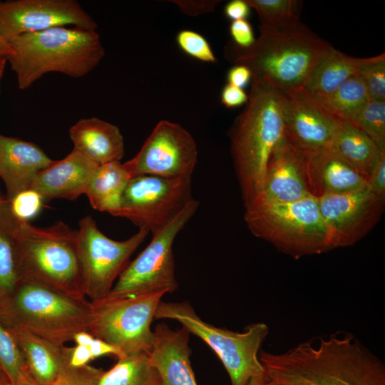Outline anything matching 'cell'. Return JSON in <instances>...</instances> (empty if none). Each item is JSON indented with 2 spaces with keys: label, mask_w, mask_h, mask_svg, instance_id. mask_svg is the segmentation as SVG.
<instances>
[{
  "label": "cell",
  "mask_w": 385,
  "mask_h": 385,
  "mask_svg": "<svg viewBox=\"0 0 385 385\" xmlns=\"http://www.w3.org/2000/svg\"><path fill=\"white\" fill-rule=\"evenodd\" d=\"M267 376L281 385H385L383 361L350 333L307 341L285 352L259 353Z\"/></svg>",
  "instance_id": "cell-1"
},
{
  "label": "cell",
  "mask_w": 385,
  "mask_h": 385,
  "mask_svg": "<svg viewBox=\"0 0 385 385\" xmlns=\"http://www.w3.org/2000/svg\"><path fill=\"white\" fill-rule=\"evenodd\" d=\"M330 46L300 21L279 26H260L259 37L249 48L229 42L225 58L247 66L252 80L282 91L304 88L314 66Z\"/></svg>",
  "instance_id": "cell-2"
},
{
  "label": "cell",
  "mask_w": 385,
  "mask_h": 385,
  "mask_svg": "<svg viewBox=\"0 0 385 385\" xmlns=\"http://www.w3.org/2000/svg\"><path fill=\"white\" fill-rule=\"evenodd\" d=\"M283 92L252 80L248 101L230 133L231 153L244 205L260 193L270 157L284 135Z\"/></svg>",
  "instance_id": "cell-3"
},
{
  "label": "cell",
  "mask_w": 385,
  "mask_h": 385,
  "mask_svg": "<svg viewBox=\"0 0 385 385\" xmlns=\"http://www.w3.org/2000/svg\"><path fill=\"white\" fill-rule=\"evenodd\" d=\"M13 53L6 58L18 86L29 88L43 75L57 72L73 78L88 74L105 55L96 31L56 27L8 40Z\"/></svg>",
  "instance_id": "cell-4"
},
{
  "label": "cell",
  "mask_w": 385,
  "mask_h": 385,
  "mask_svg": "<svg viewBox=\"0 0 385 385\" xmlns=\"http://www.w3.org/2000/svg\"><path fill=\"white\" fill-rule=\"evenodd\" d=\"M92 311V303L86 297H72L21 279L0 303V320L6 326L65 345L73 342L76 333L88 332Z\"/></svg>",
  "instance_id": "cell-5"
},
{
  "label": "cell",
  "mask_w": 385,
  "mask_h": 385,
  "mask_svg": "<svg viewBox=\"0 0 385 385\" xmlns=\"http://www.w3.org/2000/svg\"><path fill=\"white\" fill-rule=\"evenodd\" d=\"M244 205L250 232L294 259L337 248L313 195L289 202L255 199Z\"/></svg>",
  "instance_id": "cell-6"
},
{
  "label": "cell",
  "mask_w": 385,
  "mask_h": 385,
  "mask_svg": "<svg viewBox=\"0 0 385 385\" xmlns=\"http://www.w3.org/2000/svg\"><path fill=\"white\" fill-rule=\"evenodd\" d=\"M77 230L58 220L48 227L21 222L19 234L21 279L75 297L83 291Z\"/></svg>",
  "instance_id": "cell-7"
},
{
  "label": "cell",
  "mask_w": 385,
  "mask_h": 385,
  "mask_svg": "<svg viewBox=\"0 0 385 385\" xmlns=\"http://www.w3.org/2000/svg\"><path fill=\"white\" fill-rule=\"evenodd\" d=\"M155 319L176 320L203 340L222 361L231 385H247L252 379L267 374L259 359L260 347L270 332L265 323L249 324L243 332L219 328L202 320L188 302L160 301Z\"/></svg>",
  "instance_id": "cell-8"
},
{
  "label": "cell",
  "mask_w": 385,
  "mask_h": 385,
  "mask_svg": "<svg viewBox=\"0 0 385 385\" xmlns=\"http://www.w3.org/2000/svg\"><path fill=\"white\" fill-rule=\"evenodd\" d=\"M200 203L192 200L120 274L106 299H120L178 288L173 245L178 234L196 212Z\"/></svg>",
  "instance_id": "cell-9"
},
{
  "label": "cell",
  "mask_w": 385,
  "mask_h": 385,
  "mask_svg": "<svg viewBox=\"0 0 385 385\" xmlns=\"http://www.w3.org/2000/svg\"><path fill=\"white\" fill-rule=\"evenodd\" d=\"M164 294L158 292L91 302L93 311L88 332L118 348L125 356L148 354L153 341L150 326Z\"/></svg>",
  "instance_id": "cell-10"
},
{
  "label": "cell",
  "mask_w": 385,
  "mask_h": 385,
  "mask_svg": "<svg viewBox=\"0 0 385 385\" xmlns=\"http://www.w3.org/2000/svg\"><path fill=\"white\" fill-rule=\"evenodd\" d=\"M77 231L84 296L91 302L102 300L110 293L115 280L128 265L130 256L149 232L139 229L130 237L116 241L105 235L90 215L79 221Z\"/></svg>",
  "instance_id": "cell-11"
},
{
  "label": "cell",
  "mask_w": 385,
  "mask_h": 385,
  "mask_svg": "<svg viewBox=\"0 0 385 385\" xmlns=\"http://www.w3.org/2000/svg\"><path fill=\"white\" fill-rule=\"evenodd\" d=\"M192 178L132 177L115 217L125 218L152 236L161 232L194 199Z\"/></svg>",
  "instance_id": "cell-12"
},
{
  "label": "cell",
  "mask_w": 385,
  "mask_h": 385,
  "mask_svg": "<svg viewBox=\"0 0 385 385\" xmlns=\"http://www.w3.org/2000/svg\"><path fill=\"white\" fill-rule=\"evenodd\" d=\"M192 135L178 123L159 121L139 152L123 163L131 178L155 175L192 178L197 162Z\"/></svg>",
  "instance_id": "cell-13"
},
{
  "label": "cell",
  "mask_w": 385,
  "mask_h": 385,
  "mask_svg": "<svg viewBox=\"0 0 385 385\" xmlns=\"http://www.w3.org/2000/svg\"><path fill=\"white\" fill-rule=\"evenodd\" d=\"M74 26L87 31L98 27L74 0L0 1V33L9 39L25 34Z\"/></svg>",
  "instance_id": "cell-14"
},
{
  "label": "cell",
  "mask_w": 385,
  "mask_h": 385,
  "mask_svg": "<svg viewBox=\"0 0 385 385\" xmlns=\"http://www.w3.org/2000/svg\"><path fill=\"white\" fill-rule=\"evenodd\" d=\"M284 134L302 153L306 163L332 150L340 120L304 88L283 92Z\"/></svg>",
  "instance_id": "cell-15"
},
{
  "label": "cell",
  "mask_w": 385,
  "mask_h": 385,
  "mask_svg": "<svg viewBox=\"0 0 385 385\" xmlns=\"http://www.w3.org/2000/svg\"><path fill=\"white\" fill-rule=\"evenodd\" d=\"M321 214L337 248L354 245L379 221L385 200L366 185L358 190L318 197Z\"/></svg>",
  "instance_id": "cell-16"
},
{
  "label": "cell",
  "mask_w": 385,
  "mask_h": 385,
  "mask_svg": "<svg viewBox=\"0 0 385 385\" xmlns=\"http://www.w3.org/2000/svg\"><path fill=\"white\" fill-rule=\"evenodd\" d=\"M310 195L305 158L284 134L270 157L262 189L255 199L289 202Z\"/></svg>",
  "instance_id": "cell-17"
},
{
  "label": "cell",
  "mask_w": 385,
  "mask_h": 385,
  "mask_svg": "<svg viewBox=\"0 0 385 385\" xmlns=\"http://www.w3.org/2000/svg\"><path fill=\"white\" fill-rule=\"evenodd\" d=\"M98 165L73 149L64 158L54 160L34 178L29 189L41 195L44 202L56 199L74 200L84 194Z\"/></svg>",
  "instance_id": "cell-18"
},
{
  "label": "cell",
  "mask_w": 385,
  "mask_h": 385,
  "mask_svg": "<svg viewBox=\"0 0 385 385\" xmlns=\"http://www.w3.org/2000/svg\"><path fill=\"white\" fill-rule=\"evenodd\" d=\"M190 335L184 327L173 329L165 323L155 327L152 349L148 354L163 385H197L190 361Z\"/></svg>",
  "instance_id": "cell-19"
},
{
  "label": "cell",
  "mask_w": 385,
  "mask_h": 385,
  "mask_svg": "<svg viewBox=\"0 0 385 385\" xmlns=\"http://www.w3.org/2000/svg\"><path fill=\"white\" fill-rule=\"evenodd\" d=\"M53 161L32 142L0 135V177L6 199L10 201L29 189L36 175Z\"/></svg>",
  "instance_id": "cell-20"
},
{
  "label": "cell",
  "mask_w": 385,
  "mask_h": 385,
  "mask_svg": "<svg viewBox=\"0 0 385 385\" xmlns=\"http://www.w3.org/2000/svg\"><path fill=\"white\" fill-rule=\"evenodd\" d=\"M73 149L98 165L120 161L124 140L119 128L96 117L82 118L69 129Z\"/></svg>",
  "instance_id": "cell-21"
},
{
  "label": "cell",
  "mask_w": 385,
  "mask_h": 385,
  "mask_svg": "<svg viewBox=\"0 0 385 385\" xmlns=\"http://www.w3.org/2000/svg\"><path fill=\"white\" fill-rule=\"evenodd\" d=\"M311 193L326 195L351 192L368 185L367 180L332 150L306 163Z\"/></svg>",
  "instance_id": "cell-22"
},
{
  "label": "cell",
  "mask_w": 385,
  "mask_h": 385,
  "mask_svg": "<svg viewBox=\"0 0 385 385\" xmlns=\"http://www.w3.org/2000/svg\"><path fill=\"white\" fill-rule=\"evenodd\" d=\"M16 337L37 385H53L68 361L70 347L42 339L23 329L6 326Z\"/></svg>",
  "instance_id": "cell-23"
},
{
  "label": "cell",
  "mask_w": 385,
  "mask_h": 385,
  "mask_svg": "<svg viewBox=\"0 0 385 385\" xmlns=\"http://www.w3.org/2000/svg\"><path fill=\"white\" fill-rule=\"evenodd\" d=\"M131 176L120 161L98 165L86 188V195L95 210L114 216L123 192Z\"/></svg>",
  "instance_id": "cell-24"
},
{
  "label": "cell",
  "mask_w": 385,
  "mask_h": 385,
  "mask_svg": "<svg viewBox=\"0 0 385 385\" xmlns=\"http://www.w3.org/2000/svg\"><path fill=\"white\" fill-rule=\"evenodd\" d=\"M360 58H354L330 45L312 70L304 88L315 98L327 96L359 73Z\"/></svg>",
  "instance_id": "cell-25"
},
{
  "label": "cell",
  "mask_w": 385,
  "mask_h": 385,
  "mask_svg": "<svg viewBox=\"0 0 385 385\" xmlns=\"http://www.w3.org/2000/svg\"><path fill=\"white\" fill-rule=\"evenodd\" d=\"M379 146L359 128L339 120L332 150L368 182Z\"/></svg>",
  "instance_id": "cell-26"
},
{
  "label": "cell",
  "mask_w": 385,
  "mask_h": 385,
  "mask_svg": "<svg viewBox=\"0 0 385 385\" xmlns=\"http://www.w3.org/2000/svg\"><path fill=\"white\" fill-rule=\"evenodd\" d=\"M21 221L12 214L9 202H0V303L21 280L19 234Z\"/></svg>",
  "instance_id": "cell-27"
},
{
  "label": "cell",
  "mask_w": 385,
  "mask_h": 385,
  "mask_svg": "<svg viewBox=\"0 0 385 385\" xmlns=\"http://www.w3.org/2000/svg\"><path fill=\"white\" fill-rule=\"evenodd\" d=\"M98 385H163L160 375L146 353L118 359L104 371Z\"/></svg>",
  "instance_id": "cell-28"
},
{
  "label": "cell",
  "mask_w": 385,
  "mask_h": 385,
  "mask_svg": "<svg viewBox=\"0 0 385 385\" xmlns=\"http://www.w3.org/2000/svg\"><path fill=\"white\" fill-rule=\"evenodd\" d=\"M314 98L330 114L345 122H349L370 100L366 86L358 74L344 81L331 94Z\"/></svg>",
  "instance_id": "cell-29"
},
{
  "label": "cell",
  "mask_w": 385,
  "mask_h": 385,
  "mask_svg": "<svg viewBox=\"0 0 385 385\" xmlns=\"http://www.w3.org/2000/svg\"><path fill=\"white\" fill-rule=\"evenodd\" d=\"M0 369L12 385H37L16 337L1 320Z\"/></svg>",
  "instance_id": "cell-30"
},
{
  "label": "cell",
  "mask_w": 385,
  "mask_h": 385,
  "mask_svg": "<svg viewBox=\"0 0 385 385\" xmlns=\"http://www.w3.org/2000/svg\"><path fill=\"white\" fill-rule=\"evenodd\" d=\"M258 14L261 25L279 26L299 21L302 1L298 0H245Z\"/></svg>",
  "instance_id": "cell-31"
},
{
  "label": "cell",
  "mask_w": 385,
  "mask_h": 385,
  "mask_svg": "<svg viewBox=\"0 0 385 385\" xmlns=\"http://www.w3.org/2000/svg\"><path fill=\"white\" fill-rule=\"evenodd\" d=\"M347 123L364 131L377 145H385V101L369 100Z\"/></svg>",
  "instance_id": "cell-32"
},
{
  "label": "cell",
  "mask_w": 385,
  "mask_h": 385,
  "mask_svg": "<svg viewBox=\"0 0 385 385\" xmlns=\"http://www.w3.org/2000/svg\"><path fill=\"white\" fill-rule=\"evenodd\" d=\"M358 75L362 79L369 99L385 101L384 53L366 58H360Z\"/></svg>",
  "instance_id": "cell-33"
},
{
  "label": "cell",
  "mask_w": 385,
  "mask_h": 385,
  "mask_svg": "<svg viewBox=\"0 0 385 385\" xmlns=\"http://www.w3.org/2000/svg\"><path fill=\"white\" fill-rule=\"evenodd\" d=\"M176 42L183 52L197 60L212 63L217 61L210 43L199 33L182 30L176 36Z\"/></svg>",
  "instance_id": "cell-34"
},
{
  "label": "cell",
  "mask_w": 385,
  "mask_h": 385,
  "mask_svg": "<svg viewBox=\"0 0 385 385\" xmlns=\"http://www.w3.org/2000/svg\"><path fill=\"white\" fill-rule=\"evenodd\" d=\"M103 371L102 369L89 364L73 367L68 361L63 366L53 385H98Z\"/></svg>",
  "instance_id": "cell-35"
},
{
  "label": "cell",
  "mask_w": 385,
  "mask_h": 385,
  "mask_svg": "<svg viewBox=\"0 0 385 385\" xmlns=\"http://www.w3.org/2000/svg\"><path fill=\"white\" fill-rule=\"evenodd\" d=\"M9 202L12 214L21 222H29L38 215L45 203L39 193L32 189L16 195Z\"/></svg>",
  "instance_id": "cell-36"
},
{
  "label": "cell",
  "mask_w": 385,
  "mask_h": 385,
  "mask_svg": "<svg viewBox=\"0 0 385 385\" xmlns=\"http://www.w3.org/2000/svg\"><path fill=\"white\" fill-rule=\"evenodd\" d=\"M368 185L376 196L385 200V145L379 147L376 160L370 175Z\"/></svg>",
  "instance_id": "cell-37"
},
{
  "label": "cell",
  "mask_w": 385,
  "mask_h": 385,
  "mask_svg": "<svg viewBox=\"0 0 385 385\" xmlns=\"http://www.w3.org/2000/svg\"><path fill=\"white\" fill-rule=\"evenodd\" d=\"M230 34L233 40L232 43L242 48L250 47L256 40L252 27L246 19L232 21Z\"/></svg>",
  "instance_id": "cell-38"
},
{
  "label": "cell",
  "mask_w": 385,
  "mask_h": 385,
  "mask_svg": "<svg viewBox=\"0 0 385 385\" xmlns=\"http://www.w3.org/2000/svg\"><path fill=\"white\" fill-rule=\"evenodd\" d=\"M248 95L242 88L227 83L221 93V103L227 108H235L247 103Z\"/></svg>",
  "instance_id": "cell-39"
},
{
  "label": "cell",
  "mask_w": 385,
  "mask_h": 385,
  "mask_svg": "<svg viewBox=\"0 0 385 385\" xmlns=\"http://www.w3.org/2000/svg\"><path fill=\"white\" fill-rule=\"evenodd\" d=\"M180 11L190 16H196L211 12L219 1H173Z\"/></svg>",
  "instance_id": "cell-40"
},
{
  "label": "cell",
  "mask_w": 385,
  "mask_h": 385,
  "mask_svg": "<svg viewBox=\"0 0 385 385\" xmlns=\"http://www.w3.org/2000/svg\"><path fill=\"white\" fill-rule=\"evenodd\" d=\"M89 349L92 360L104 355H113L118 359L125 356L118 348L96 337L89 346Z\"/></svg>",
  "instance_id": "cell-41"
},
{
  "label": "cell",
  "mask_w": 385,
  "mask_h": 385,
  "mask_svg": "<svg viewBox=\"0 0 385 385\" xmlns=\"http://www.w3.org/2000/svg\"><path fill=\"white\" fill-rule=\"evenodd\" d=\"M227 78L228 83L243 88L252 79V73L247 66L236 64L229 70Z\"/></svg>",
  "instance_id": "cell-42"
},
{
  "label": "cell",
  "mask_w": 385,
  "mask_h": 385,
  "mask_svg": "<svg viewBox=\"0 0 385 385\" xmlns=\"http://www.w3.org/2000/svg\"><path fill=\"white\" fill-rule=\"evenodd\" d=\"M250 6L245 0H233L224 9L225 16L232 21L246 19L250 14Z\"/></svg>",
  "instance_id": "cell-43"
},
{
  "label": "cell",
  "mask_w": 385,
  "mask_h": 385,
  "mask_svg": "<svg viewBox=\"0 0 385 385\" xmlns=\"http://www.w3.org/2000/svg\"><path fill=\"white\" fill-rule=\"evenodd\" d=\"M92 360L89 347L76 345L70 347L68 364L73 367L88 365Z\"/></svg>",
  "instance_id": "cell-44"
},
{
  "label": "cell",
  "mask_w": 385,
  "mask_h": 385,
  "mask_svg": "<svg viewBox=\"0 0 385 385\" xmlns=\"http://www.w3.org/2000/svg\"><path fill=\"white\" fill-rule=\"evenodd\" d=\"M94 338L95 337L88 331H81L74 335L73 342H74L76 345L89 347Z\"/></svg>",
  "instance_id": "cell-45"
},
{
  "label": "cell",
  "mask_w": 385,
  "mask_h": 385,
  "mask_svg": "<svg viewBox=\"0 0 385 385\" xmlns=\"http://www.w3.org/2000/svg\"><path fill=\"white\" fill-rule=\"evenodd\" d=\"M12 53L10 43L0 33V58H6Z\"/></svg>",
  "instance_id": "cell-46"
},
{
  "label": "cell",
  "mask_w": 385,
  "mask_h": 385,
  "mask_svg": "<svg viewBox=\"0 0 385 385\" xmlns=\"http://www.w3.org/2000/svg\"><path fill=\"white\" fill-rule=\"evenodd\" d=\"M267 374V373H266ZM247 385H281L272 380L267 374L252 379Z\"/></svg>",
  "instance_id": "cell-47"
},
{
  "label": "cell",
  "mask_w": 385,
  "mask_h": 385,
  "mask_svg": "<svg viewBox=\"0 0 385 385\" xmlns=\"http://www.w3.org/2000/svg\"><path fill=\"white\" fill-rule=\"evenodd\" d=\"M6 382H9L8 379L3 371L0 369V385H4V384Z\"/></svg>",
  "instance_id": "cell-48"
},
{
  "label": "cell",
  "mask_w": 385,
  "mask_h": 385,
  "mask_svg": "<svg viewBox=\"0 0 385 385\" xmlns=\"http://www.w3.org/2000/svg\"><path fill=\"white\" fill-rule=\"evenodd\" d=\"M6 58H0V77L1 76Z\"/></svg>",
  "instance_id": "cell-49"
},
{
  "label": "cell",
  "mask_w": 385,
  "mask_h": 385,
  "mask_svg": "<svg viewBox=\"0 0 385 385\" xmlns=\"http://www.w3.org/2000/svg\"><path fill=\"white\" fill-rule=\"evenodd\" d=\"M5 198L2 197L0 195V202L3 201Z\"/></svg>",
  "instance_id": "cell-50"
},
{
  "label": "cell",
  "mask_w": 385,
  "mask_h": 385,
  "mask_svg": "<svg viewBox=\"0 0 385 385\" xmlns=\"http://www.w3.org/2000/svg\"><path fill=\"white\" fill-rule=\"evenodd\" d=\"M4 385H12V384H11L9 383V382H6V384H4Z\"/></svg>",
  "instance_id": "cell-51"
}]
</instances>
